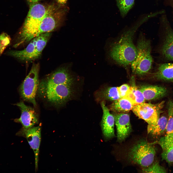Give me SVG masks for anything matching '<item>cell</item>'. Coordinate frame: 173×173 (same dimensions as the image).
Here are the masks:
<instances>
[{
    "instance_id": "6da1fadb",
    "label": "cell",
    "mask_w": 173,
    "mask_h": 173,
    "mask_svg": "<svg viewBox=\"0 0 173 173\" xmlns=\"http://www.w3.org/2000/svg\"><path fill=\"white\" fill-rule=\"evenodd\" d=\"M65 12L53 5L33 3L13 46L16 48L27 43L42 34L55 30L60 25Z\"/></svg>"
},
{
    "instance_id": "7a4b0ae2",
    "label": "cell",
    "mask_w": 173,
    "mask_h": 173,
    "mask_svg": "<svg viewBox=\"0 0 173 173\" xmlns=\"http://www.w3.org/2000/svg\"><path fill=\"white\" fill-rule=\"evenodd\" d=\"M150 18L148 15L144 17L110 44L108 56L114 63L125 67L131 65L137 54L136 46L133 43L135 34L141 25Z\"/></svg>"
},
{
    "instance_id": "3957f363",
    "label": "cell",
    "mask_w": 173,
    "mask_h": 173,
    "mask_svg": "<svg viewBox=\"0 0 173 173\" xmlns=\"http://www.w3.org/2000/svg\"><path fill=\"white\" fill-rule=\"evenodd\" d=\"M137 54L130 65L133 72L139 75H144L151 69L153 62L150 41L140 34L136 46Z\"/></svg>"
},
{
    "instance_id": "277c9868",
    "label": "cell",
    "mask_w": 173,
    "mask_h": 173,
    "mask_svg": "<svg viewBox=\"0 0 173 173\" xmlns=\"http://www.w3.org/2000/svg\"><path fill=\"white\" fill-rule=\"evenodd\" d=\"M51 35V32L42 34L32 39L24 49L10 50L7 52L6 54L23 61L34 60L40 56Z\"/></svg>"
},
{
    "instance_id": "5b68a950",
    "label": "cell",
    "mask_w": 173,
    "mask_h": 173,
    "mask_svg": "<svg viewBox=\"0 0 173 173\" xmlns=\"http://www.w3.org/2000/svg\"><path fill=\"white\" fill-rule=\"evenodd\" d=\"M72 86L60 84L38 87L39 95L48 102L56 107L65 104L72 96L74 90Z\"/></svg>"
},
{
    "instance_id": "8992f818",
    "label": "cell",
    "mask_w": 173,
    "mask_h": 173,
    "mask_svg": "<svg viewBox=\"0 0 173 173\" xmlns=\"http://www.w3.org/2000/svg\"><path fill=\"white\" fill-rule=\"evenodd\" d=\"M153 144L145 140L138 141L130 149L129 160L144 168L149 166L153 162L156 154Z\"/></svg>"
},
{
    "instance_id": "52a82bcc",
    "label": "cell",
    "mask_w": 173,
    "mask_h": 173,
    "mask_svg": "<svg viewBox=\"0 0 173 173\" xmlns=\"http://www.w3.org/2000/svg\"><path fill=\"white\" fill-rule=\"evenodd\" d=\"M39 69V63H33L19 88L21 98L24 100L31 103L34 107L37 106L36 98L40 83Z\"/></svg>"
},
{
    "instance_id": "ba28073f",
    "label": "cell",
    "mask_w": 173,
    "mask_h": 173,
    "mask_svg": "<svg viewBox=\"0 0 173 173\" xmlns=\"http://www.w3.org/2000/svg\"><path fill=\"white\" fill-rule=\"evenodd\" d=\"M72 65L71 62L58 68L42 79L40 82L39 87L60 84L73 86L75 78L71 71Z\"/></svg>"
},
{
    "instance_id": "9c48e42d",
    "label": "cell",
    "mask_w": 173,
    "mask_h": 173,
    "mask_svg": "<svg viewBox=\"0 0 173 173\" xmlns=\"http://www.w3.org/2000/svg\"><path fill=\"white\" fill-rule=\"evenodd\" d=\"M165 102L163 101L156 104L145 103L134 106L132 110L139 118L145 120L148 125L153 126L156 124L160 117Z\"/></svg>"
},
{
    "instance_id": "30bf717a",
    "label": "cell",
    "mask_w": 173,
    "mask_h": 173,
    "mask_svg": "<svg viewBox=\"0 0 173 173\" xmlns=\"http://www.w3.org/2000/svg\"><path fill=\"white\" fill-rule=\"evenodd\" d=\"M41 127L38 126H33L27 129L21 128L16 134L17 136H23L26 138L33 151L36 171L38 168L39 149L41 141Z\"/></svg>"
},
{
    "instance_id": "8fae6325",
    "label": "cell",
    "mask_w": 173,
    "mask_h": 173,
    "mask_svg": "<svg viewBox=\"0 0 173 173\" xmlns=\"http://www.w3.org/2000/svg\"><path fill=\"white\" fill-rule=\"evenodd\" d=\"M14 105L19 108L21 115L19 118L15 119L14 121L16 123H21L22 126V129H30L38 123V116L33 108L26 105L22 101Z\"/></svg>"
},
{
    "instance_id": "7c38bea8",
    "label": "cell",
    "mask_w": 173,
    "mask_h": 173,
    "mask_svg": "<svg viewBox=\"0 0 173 173\" xmlns=\"http://www.w3.org/2000/svg\"><path fill=\"white\" fill-rule=\"evenodd\" d=\"M117 141L121 142L129 135L132 131L129 115L126 113L117 114L114 116Z\"/></svg>"
},
{
    "instance_id": "4fadbf2b",
    "label": "cell",
    "mask_w": 173,
    "mask_h": 173,
    "mask_svg": "<svg viewBox=\"0 0 173 173\" xmlns=\"http://www.w3.org/2000/svg\"><path fill=\"white\" fill-rule=\"evenodd\" d=\"M101 105L103 111L101 122L103 133L106 138H111L115 136L114 129V117L110 113L104 101H102Z\"/></svg>"
},
{
    "instance_id": "5bb4252c",
    "label": "cell",
    "mask_w": 173,
    "mask_h": 173,
    "mask_svg": "<svg viewBox=\"0 0 173 173\" xmlns=\"http://www.w3.org/2000/svg\"><path fill=\"white\" fill-rule=\"evenodd\" d=\"M153 143L157 144L161 147L162 160L168 163H173V132L166 134Z\"/></svg>"
},
{
    "instance_id": "9a60e30c",
    "label": "cell",
    "mask_w": 173,
    "mask_h": 173,
    "mask_svg": "<svg viewBox=\"0 0 173 173\" xmlns=\"http://www.w3.org/2000/svg\"><path fill=\"white\" fill-rule=\"evenodd\" d=\"M139 89L142 93L145 100L158 99L165 96L167 90L165 87L155 85H146L141 86Z\"/></svg>"
},
{
    "instance_id": "2e32d148",
    "label": "cell",
    "mask_w": 173,
    "mask_h": 173,
    "mask_svg": "<svg viewBox=\"0 0 173 173\" xmlns=\"http://www.w3.org/2000/svg\"><path fill=\"white\" fill-rule=\"evenodd\" d=\"M163 59L167 61H173V30L168 27L160 50Z\"/></svg>"
},
{
    "instance_id": "e0dca14e",
    "label": "cell",
    "mask_w": 173,
    "mask_h": 173,
    "mask_svg": "<svg viewBox=\"0 0 173 173\" xmlns=\"http://www.w3.org/2000/svg\"><path fill=\"white\" fill-rule=\"evenodd\" d=\"M154 77L159 80L173 82V63L159 64L154 73Z\"/></svg>"
},
{
    "instance_id": "ac0fdd59",
    "label": "cell",
    "mask_w": 173,
    "mask_h": 173,
    "mask_svg": "<svg viewBox=\"0 0 173 173\" xmlns=\"http://www.w3.org/2000/svg\"><path fill=\"white\" fill-rule=\"evenodd\" d=\"M168 117L163 115L160 117L155 124L153 126L148 125L147 132L152 136H160L166 132Z\"/></svg>"
},
{
    "instance_id": "d6986e66",
    "label": "cell",
    "mask_w": 173,
    "mask_h": 173,
    "mask_svg": "<svg viewBox=\"0 0 173 173\" xmlns=\"http://www.w3.org/2000/svg\"><path fill=\"white\" fill-rule=\"evenodd\" d=\"M123 97L129 100L134 106L145 103V100L141 92L135 86H130Z\"/></svg>"
},
{
    "instance_id": "ffe728a7",
    "label": "cell",
    "mask_w": 173,
    "mask_h": 173,
    "mask_svg": "<svg viewBox=\"0 0 173 173\" xmlns=\"http://www.w3.org/2000/svg\"><path fill=\"white\" fill-rule=\"evenodd\" d=\"M96 98L98 100L115 101L121 98L117 87H109L103 89L97 92Z\"/></svg>"
},
{
    "instance_id": "44dd1931",
    "label": "cell",
    "mask_w": 173,
    "mask_h": 173,
    "mask_svg": "<svg viewBox=\"0 0 173 173\" xmlns=\"http://www.w3.org/2000/svg\"><path fill=\"white\" fill-rule=\"evenodd\" d=\"M134 106L128 99L124 97L114 101L110 106V110L117 112H125L132 110Z\"/></svg>"
},
{
    "instance_id": "7402d4cb",
    "label": "cell",
    "mask_w": 173,
    "mask_h": 173,
    "mask_svg": "<svg viewBox=\"0 0 173 173\" xmlns=\"http://www.w3.org/2000/svg\"><path fill=\"white\" fill-rule=\"evenodd\" d=\"M121 16L124 17L134 5L135 0H115Z\"/></svg>"
},
{
    "instance_id": "603a6c76",
    "label": "cell",
    "mask_w": 173,
    "mask_h": 173,
    "mask_svg": "<svg viewBox=\"0 0 173 173\" xmlns=\"http://www.w3.org/2000/svg\"><path fill=\"white\" fill-rule=\"evenodd\" d=\"M167 106L168 120L166 134L173 132V101L169 100Z\"/></svg>"
},
{
    "instance_id": "cb8c5ba5",
    "label": "cell",
    "mask_w": 173,
    "mask_h": 173,
    "mask_svg": "<svg viewBox=\"0 0 173 173\" xmlns=\"http://www.w3.org/2000/svg\"><path fill=\"white\" fill-rule=\"evenodd\" d=\"M142 172L145 173H166V169L161 166L158 162L153 163L148 167L144 168Z\"/></svg>"
},
{
    "instance_id": "d4e9b609",
    "label": "cell",
    "mask_w": 173,
    "mask_h": 173,
    "mask_svg": "<svg viewBox=\"0 0 173 173\" xmlns=\"http://www.w3.org/2000/svg\"><path fill=\"white\" fill-rule=\"evenodd\" d=\"M11 39L6 33H3L0 35V55H1L5 49L10 44Z\"/></svg>"
},
{
    "instance_id": "484cf974",
    "label": "cell",
    "mask_w": 173,
    "mask_h": 173,
    "mask_svg": "<svg viewBox=\"0 0 173 173\" xmlns=\"http://www.w3.org/2000/svg\"><path fill=\"white\" fill-rule=\"evenodd\" d=\"M130 87L128 85L125 84L117 87L118 93L120 98L124 97Z\"/></svg>"
},
{
    "instance_id": "4316f807",
    "label": "cell",
    "mask_w": 173,
    "mask_h": 173,
    "mask_svg": "<svg viewBox=\"0 0 173 173\" xmlns=\"http://www.w3.org/2000/svg\"><path fill=\"white\" fill-rule=\"evenodd\" d=\"M59 3L61 4H65L68 0H56Z\"/></svg>"
},
{
    "instance_id": "83f0119b",
    "label": "cell",
    "mask_w": 173,
    "mask_h": 173,
    "mask_svg": "<svg viewBox=\"0 0 173 173\" xmlns=\"http://www.w3.org/2000/svg\"><path fill=\"white\" fill-rule=\"evenodd\" d=\"M29 2L33 3H36L41 0H27Z\"/></svg>"
},
{
    "instance_id": "f1b7e54d",
    "label": "cell",
    "mask_w": 173,
    "mask_h": 173,
    "mask_svg": "<svg viewBox=\"0 0 173 173\" xmlns=\"http://www.w3.org/2000/svg\"></svg>"
}]
</instances>
